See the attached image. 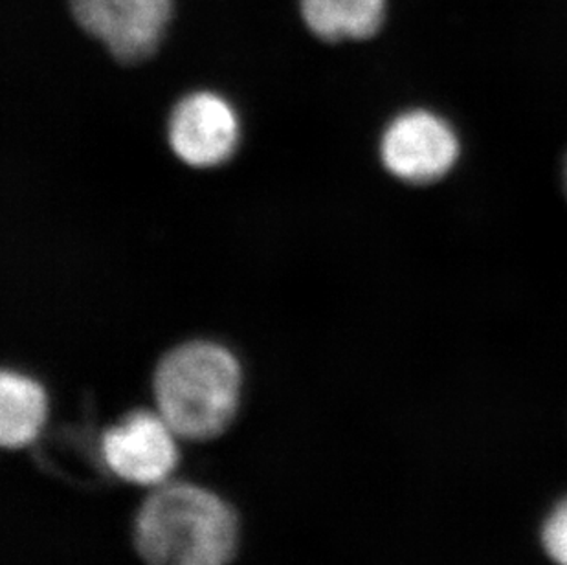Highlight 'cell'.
<instances>
[{"label":"cell","instance_id":"5","mask_svg":"<svg viewBox=\"0 0 567 565\" xmlns=\"http://www.w3.org/2000/svg\"><path fill=\"white\" fill-rule=\"evenodd\" d=\"M173 155L195 170H212L231 161L241 140V120L223 94L193 91L173 105L166 125Z\"/></svg>","mask_w":567,"mask_h":565},{"label":"cell","instance_id":"2","mask_svg":"<svg viewBox=\"0 0 567 565\" xmlns=\"http://www.w3.org/2000/svg\"><path fill=\"white\" fill-rule=\"evenodd\" d=\"M237 536L234 508L186 483L158 486L134 522V544L150 565H228Z\"/></svg>","mask_w":567,"mask_h":565},{"label":"cell","instance_id":"9","mask_svg":"<svg viewBox=\"0 0 567 565\" xmlns=\"http://www.w3.org/2000/svg\"><path fill=\"white\" fill-rule=\"evenodd\" d=\"M544 547L558 565H567V500L558 503L544 525Z\"/></svg>","mask_w":567,"mask_h":565},{"label":"cell","instance_id":"6","mask_svg":"<svg viewBox=\"0 0 567 565\" xmlns=\"http://www.w3.org/2000/svg\"><path fill=\"white\" fill-rule=\"evenodd\" d=\"M109 469L134 485L161 486L177 466L175 432L161 413L133 411L102 441Z\"/></svg>","mask_w":567,"mask_h":565},{"label":"cell","instance_id":"7","mask_svg":"<svg viewBox=\"0 0 567 565\" xmlns=\"http://www.w3.org/2000/svg\"><path fill=\"white\" fill-rule=\"evenodd\" d=\"M309 32L326 43L365 41L384 22L385 0H300Z\"/></svg>","mask_w":567,"mask_h":565},{"label":"cell","instance_id":"8","mask_svg":"<svg viewBox=\"0 0 567 565\" xmlns=\"http://www.w3.org/2000/svg\"><path fill=\"white\" fill-rule=\"evenodd\" d=\"M47 421V393L38 380L4 369L0 377V441L4 449L33 443Z\"/></svg>","mask_w":567,"mask_h":565},{"label":"cell","instance_id":"1","mask_svg":"<svg viewBox=\"0 0 567 565\" xmlns=\"http://www.w3.org/2000/svg\"><path fill=\"white\" fill-rule=\"evenodd\" d=\"M236 355L217 341H184L161 358L153 374L156 410L175 435L214 439L230 427L241 400Z\"/></svg>","mask_w":567,"mask_h":565},{"label":"cell","instance_id":"4","mask_svg":"<svg viewBox=\"0 0 567 565\" xmlns=\"http://www.w3.org/2000/svg\"><path fill=\"white\" fill-rule=\"evenodd\" d=\"M380 161L391 176L424 186L449 175L460 158V138L444 117L426 109L396 114L380 136Z\"/></svg>","mask_w":567,"mask_h":565},{"label":"cell","instance_id":"3","mask_svg":"<svg viewBox=\"0 0 567 565\" xmlns=\"http://www.w3.org/2000/svg\"><path fill=\"white\" fill-rule=\"evenodd\" d=\"M75 24L114 61L144 63L161 47L172 21L173 0H70Z\"/></svg>","mask_w":567,"mask_h":565},{"label":"cell","instance_id":"10","mask_svg":"<svg viewBox=\"0 0 567 565\" xmlns=\"http://www.w3.org/2000/svg\"><path fill=\"white\" fill-rule=\"evenodd\" d=\"M564 192H566L567 197V158L566 164H564Z\"/></svg>","mask_w":567,"mask_h":565}]
</instances>
